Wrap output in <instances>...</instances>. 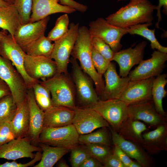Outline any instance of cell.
Listing matches in <instances>:
<instances>
[{
    "mask_svg": "<svg viewBox=\"0 0 167 167\" xmlns=\"http://www.w3.org/2000/svg\"><path fill=\"white\" fill-rule=\"evenodd\" d=\"M72 124L79 135L85 134L95 129L109 127V124L97 111L86 107H76Z\"/></svg>",
    "mask_w": 167,
    "mask_h": 167,
    "instance_id": "8fae6325",
    "label": "cell"
},
{
    "mask_svg": "<svg viewBox=\"0 0 167 167\" xmlns=\"http://www.w3.org/2000/svg\"><path fill=\"white\" fill-rule=\"evenodd\" d=\"M120 0H118V1H120Z\"/></svg>",
    "mask_w": 167,
    "mask_h": 167,
    "instance_id": "9f6ffc18",
    "label": "cell"
},
{
    "mask_svg": "<svg viewBox=\"0 0 167 167\" xmlns=\"http://www.w3.org/2000/svg\"><path fill=\"white\" fill-rule=\"evenodd\" d=\"M128 167H142L141 165L137 161H132L129 165Z\"/></svg>",
    "mask_w": 167,
    "mask_h": 167,
    "instance_id": "f907efd6",
    "label": "cell"
},
{
    "mask_svg": "<svg viewBox=\"0 0 167 167\" xmlns=\"http://www.w3.org/2000/svg\"><path fill=\"white\" fill-rule=\"evenodd\" d=\"M74 114V109L63 106H52L44 111V128L61 127L71 124Z\"/></svg>",
    "mask_w": 167,
    "mask_h": 167,
    "instance_id": "603a6c76",
    "label": "cell"
},
{
    "mask_svg": "<svg viewBox=\"0 0 167 167\" xmlns=\"http://www.w3.org/2000/svg\"><path fill=\"white\" fill-rule=\"evenodd\" d=\"M114 146L113 150V153L118 157L125 167H128L132 160L118 147Z\"/></svg>",
    "mask_w": 167,
    "mask_h": 167,
    "instance_id": "7bdbcfd3",
    "label": "cell"
},
{
    "mask_svg": "<svg viewBox=\"0 0 167 167\" xmlns=\"http://www.w3.org/2000/svg\"><path fill=\"white\" fill-rule=\"evenodd\" d=\"M152 24V23H145L131 26L129 28L128 33L139 35L145 38L150 41L152 49H156L160 51L167 53V47L162 45L155 37V29H150L148 28V27Z\"/></svg>",
    "mask_w": 167,
    "mask_h": 167,
    "instance_id": "f546056e",
    "label": "cell"
},
{
    "mask_svg": "<svg viewBox=\"0 0 167 167\" xmlns=\"http://www.w3.org/2000/svg\"><path fill=\"white\" fill-rule=\"evenodd\" d=\"M103 164L94 157L90 156L82 164L80 167H102Z\"/></svg>",
    "mask_w": 167,
    "mask_h": 167,
    "instance_id": "7dc6e473",
    "label": "cell"
},
{
    "mask_svg": "<svg viewBox=\"0 0 167 167\" xmlns=\"http://www.w3.org/2000/svg\"><path fill=\"white\" fill-rule=\"evenodd\" d=\"M84 147L90 156L97 159L102 164L105 160L113 153L110 146L99 144H85Z\"/></svg>",
    "mask_w": 167,
    "mask_h": 167,
    "instance_id": "d590c367",
    "label": "cell"
},
{
    "mask_svg": "<svg viewBox=\"0 0 167 167\" xmlns=\"http://www.w3.org/2000/svg\"><path fill=\"white\" fill-rule=\"evenodd\" d=\"M49 16L40 20L21 25L18 28L13 38L25 53L36 41L45 35Z\"/></svg>",
    "mask_w": 167,
    "mask_h": 167,
    "instance_id": "9a60e30c",
    "label": "cell"
},
{
    "mask_svg": "<svg viewBox=\"0 0 167 167\" xmlns=\"http://www.w3.org/2000/svg\"><path fill=\"white\" fill-rule=\"evenodd\" d=\"M70 162L72 167H80L83 162L90 156L84 146L76 145L71 149Z\"/></svg>",
    "mask_w": 167,
    "mask_h": 167,
    "instance_id": "74e56055",
    "label": "cell"
},
{
    "mask_svg": "<svg viewBox=\"0 0 167 167\" xmlns=\"http://www.w3.org/2000/svg\"><path fill=\"white\" fill-rule=\"evenodd\" d=\"M41 156V151L37 152L35 154L34 158L27 163H18L14 160L11 162L7 161L2 164H0V167H27L32 166L37 162L40 161Z\"/></svg>",
    "mask_w": 167,
    "mask_h": 167,
    "instance_id": "b9f144b4",
    "label": "cell"
},
{
    "mask_svg": "<svg viewBox=\"0 0 167 167\" xmlns=\"http://www.w3.org/2000/svg\"><path fill=\"white\" fill-rule=\"evenodd\" d=\"M15 138L28 136L29 126V112L27 98L17 105L15 113L10 122Z\"/></svg>",
    "mask_w": 167,
    "mask_h": 167,
    "instance_id": "d4e9b609",
    "label": "cell"
},
{
    "mask_svg": "<svg viewBox=\"0 0 167 167\" xmlns=\"http://www.w3.org/2000/svg\"><path fill=\"white\" fill-rule=\"evenodd\" d=\"M17 105L11 94L0 100V124L11 120L15 113Z\"/></svg>",
    "mask_w": 167,
    "mask_h": 167,
    "instance_id": "e575fe53",
    "label": "cell"
},
{
    "mask_svg": "<svg viewBox=\"0 0 167 167\" xmlns=\"http://www.w3.org/2000/svg\"><path fill=\"white\" fill-rule=\"evenodd\" d=\"M154 78L130 80L119 99L128 105L152 101L151 90Z\"/></svg>",
    "mask_w": 167,
    "mask_h": 167,
    "instance_id": "2e32d148",
    "label": "cell"
},
{
    "mask_svg": "<svg viewBox=\"0 0 167 167\" xmlns=\"http://www.w3.org/2000/svg\"><path fill=\"white\" fill-rule=\"evenodd\" d=\"M11 120L0 124V146L15 138L11 126Z\"/></svg>",
    "mask_w": 167,
    "mask_h": 167,
    "instance_id": "60d3db41",
    "label": "cell"
},
{
    "mask_svg": "<svg viewBox=\"0 0 167 167\" xmlns=\"http://www.w3.org/2000/svg\"><path fill=\"white\" fill-rule=\"evenodd\" d=\"M128 105L119 99H99L94 105L86 108L98 113L118 132L123 123L128 118Z\"/></svg>",
    "mask_w": 167,
    "mask_h": 167,
    "instance_id": "8992f818",
    "label": "cell"
},
{
    "mask_svg": "<svg viewBox=\"0 0 167 167\" xmlns=\"http://www.w3.org/2000/svg\"><path fill=\"white\" fill-rule=\"evenodd\" d=\"M159 3L156 6V10H157V16L158 17L157 21L156 24V27L157 28H159V23L161 21L162 17L161 12V8L163 6L164 8L163 12L165 14H167V0H158Z\"/></svg>",
    "mask_w": 167,
    "mask_h": 167,
    "instance_id": "bcb514c9",
    "label": "cell"
},
{
    "mask_svg": "<svg viewBox=\"0 0 167 167\" xmlns=\"http://www.w3.org/2000/svg\"><path fill=\"white\" fill-rule=\"evenodd\" d=\"M128 118L141 120L153 126H158L165 122V117L159 114L156 110L152 101L128 105Z\"/></svg>",
    "mask_w": 167,
    "mask_h": 167,
    "instance_id": "ffe728a7",
    "label": "cell"
},
{
    "mask_svg": "<svg viewBox=\"0 0 167 167\" xmlns=\"http://www.w3.org/2000/svg\"><path fill=\"white\" fill-rule=\"evenodd\" d=\"M32 14L29 23L40 20L58 13L71 14L76 10L58 3L59 0H32Z\"/></svg>",
    "mask_w": 167,
    "mask_h": 167,
    "instance_id": "44dd1931",
    "label": "cell"
},
{
    "mask_svg": "<svg viewBox=\"0 0 167 167\" xmlns=\"http://www.w3.org/2000/svg\"><path fill=\"white\" fill-rule=\"evenodd\" d=\"M40 83L49 90L52 106H63L72 109L76 107L75 85L68 74L57 73Z\"/></svg>",
    "mask_w": 167,
    "mask_h": 167,
    "instance_id": "3957f363",
    "label": "cell"
},
{
    "mask_svg": "<svg viewBox=\"0 0 167 167\" xmlns=\"http://www.w3.org/2000/svg\"><path fill=\"white\" fill-rule=\"evenodd\" d=\"M103 75L105 84L100 99H119L130 81L129 78L120 77L117 73L115 64L111 62Z\"/></svg>",
    "mask_w": 167,
    "mask_h": 167,
    "instance_id": "ac0fdd59",
    "label": "cell"
},
{
    "mask_svg": "<svg viewBox=\"0 0 167 167\" xmlns=\"http://www.w3.org/2000/svg\"><path fill=\"white\" fill-rule=\"evenodd\" d=\"M156 6L148 0L133 4H127L115 13L109 15L105 19L111 24L123 28H129L139 24L152 23L153 13Z\"/></svg>",
    "mask_w": 167,
    "mask_h": 167,
    "instance_id": "7a4b0ae2",
    "label": "cell"
},
{
    "mask_svg": "<svg viewBox=\"0 0 167 167\" xmlns=\"http://www.w3.org/2000/svg\"><path fill=\"white\" fill-rule=\"evenodd\" d=\"M7 34L6 31L4 30L0 31V41Z\"/></svg>",
    "mask_w": 167,
    "mask_h": 167,
    "instance_id": "816d5d0a",
    "label": "cell"
},
{
    "mask_svg": "<svg viewBox=\"0 0 167 167\" xmlns=\"http://www.w3.org/2000/svg\"><path fill=\"white\" fill-rule=\"evenodd\" d=\"M106 127L100 128L94 132L79 135L78 139L79 142L85 144H99L110 146L112 139Z\"/></svg>",
    "mask_w": 167,
    "mask_h": 167,
    "instance_id": "4dcf8cb0",
    "label": "cell"
},
{
    "mask_svg": "<svg viewBox=\"0 0 167 167\" xmlns=\"http://www.w3.org/2000/svg\"><path fill=\"white\" fill-rule=\"evenodd\" d=\"M167 127L165 122L157 126L155 130L142 135L141 145L151 153L167 149Z\"/></svg>",
    "mask_w": 167,
    "mask_h": 167,
    "instance_id": "cb8c5ba5",
    "label": "cell"
},
{
    "mask_svg": "<svg viewBox=\"0 0 167 167\" xmlns=\"http://www.w3.org/2000/svg\"><path fill=\"white\" fill-rule=\"evenodd\" d=\"M91 40L92 36L88 28L85 26L79 27L71 55L74 58L79 61L82 70L94 82L99 98L103 92L105 84L102 75L97 72L93 64Z\"/></svg>",
    "mask_w": 167,
    "mask_h": 167,
    "instance_id": "6da1fadb",
    "label": "cell"
},
{
    "mask_svg": "<svg viewBox=\"0 0 167 167\" xmlns=\"http://www.w3.org/2000/svg\"><path fill=\"white\" fill-rule=\"evenodd\" d=\"M89 31L92 36L97 37L107 44L115 53L120 50L122 36L128 33L129 28L113 25L103 18H98L89 24Z\"/></svg>",
    "mask_w": 167,
    "mask_h": 167,
    "instance_id": "ba28073f",
    "label": "cell"
},
{
    "mask_svg": "<svg viewBox=\"0 0 167 167\" xmlns=\"http://www.w3.org/2000/svg\"><path fill=\"white\" fill-rule=\"evenodd\" d=\"M147 42L143 41L134 48L130 47L115 53L112 61L116 62L119 67V76H128L131 68L143 60Z\"/></svg>",
    "mask_w": 167,
    "mask_h": 167,
    "instance_id": "e0dca14e",
    "label": "cell"
},
{
    "mask_svg": "<svg viewBox=\"0 0 167 167\" xmlns=\"http://www.w3.org/2000/svg\"><path fill=\"white\" fill-rule=\"evenodd\" d=\"M151 56L148 59L143 60L137 67L130 71L128 76L130 80L145 79L161 74L166 66L167 53L155 50Z\"/></svg>",
    "mask_w": 167,
    "mask_h": 167,
    "instance_id": "5bb4252c",
    "label": "cell"
},
{
    "mask_svg": "<svg viewBox=\"0 0 167 167\" xmlns=\"http://www.w3.org/2000/svg\"><path fill=\"white\" fill-rule=\"evenodd\" d=\"M24 66L27 74L32 78L44 81L57 73L55 62L48 57L33 56L26 53L24 56Z\"/></svg>",
    "mask_w": 167,
    "mask_h": 167,
    "instance_id": "7c38bea8",
    "label": "cell"
},
{
    "mask_svg": "<svg viewBox=\"0 0 167 167\" xmlns=\"http://www.w3.org/2000/svg\"><path fill=\"white\" fill-rule=\"evenodd\" d=\"M9 4L2 0H0V6L5 7L9 5Z\"/></svg>",
    "mask_w": 167,
    "mask_h": 167,
    "instance_id": "db71d44e",
    "label": "cell"
},
{
    "mask_svg": "<svg viewBox=\"0 0 167 167\" xmlns=\"http://www.w3.org/2000/svg\"><path fill=\"white\" fill-rule=\"evenodd\" d=\"M167 77L165 74L157 75L153 80L151 90L155 108L159 114L164 117L166 116V113L163 109L162 101L167 94V92L165 89L167 83Z\"/></svg>",
    "mask_w": 167,
    "mask_h": 167,
    "instance_id": "f1b7e54d",
    "label": "cell"
},
{
    "mask_svg": "<svg viewBox=\"0 0 167 167\" xmlns=\"http://www.w3.org/2000/svg\"><path fill=\"white\" fill-rule=\"evenodd\" d=\"M0 79L9 87L16 105L26 98L28 89L22 77L10 60L1 55Z\"/></svg>",
    "mask_w": 167,
    "mask_h": 167,
    "instance_id": "30bf717a",
    "label": "cell"
},
{
    "mask_svg": "<svg viewBox=\"0 0 167 167\" xmlns=\"http://www.w3.org/2000/svg\"><path fill=\"white\" fill-rule=\"evenodd\" d=\"M25 54L10 34L0 41V55L11 62L22 77L28 89H29L39 81L32 78L27 73L24 66Z\"/></svg>",
    "mask_w": 167,
    "mask_h": 167,
    "instance_id": "9c48e42d",
    "label": "cell"
},
{
    "mask_svg": "<svg viewBox=\"0 0 167 167\" xmlns=\"http://www.w3.org/2000/svg\"><path fill=\"white\" fill-rule=\"evenodd\" d=\"M144 0H131L130 2L128 4L130 5H133L138 3Z\"/></svg>",
    "mask_w": 167,
    "mask_h": 167,
    "instance_id": "f5cc1de1",
    "label": "cell"
},
{
    "mask_svg": "<svg viewBox=\"0 0 167 167\" xmlns=\"http://www.w3.org/2000/svg\"><path fill=\"white\" fill-rule=\"evenodd\" d=\"M54 43L44 35L34 43L26 51L30 55L49 58L52 53Z\"/></svg>",
    "mask_w": 167,
    "mask_h": 167,
    "instance_id": "1f68e13d",
    "label": "cell"
},
{
    "mask_svg": "<svg viewBox=\"0 0 167 167\" xmlns=\"http://www.w3.org/2000/svg\"><path fill=\"white\" fill-rule=\"evenodd\" d=\"M21 25L19 14L14 4L0 6V28L8 31L13 37Z\"/></svg>",
    "mask_w": 167,
    "mask_h": 167,
    "instance_id": "4316f807",
    "label": "cell"
},
{
    "mask_svg": "<svg viewBox=\"0 0 167 167\" xmlns=\"http://www.w3.org/2000/svg\"><path fill=\"white\" fill-rule=\"evenodd\" d=\"M32 88L36 101L41 109L45 111L52 106L50 92L40 81L34 84Z\"/></svg>",
    "mask_w": 167,
    "mask_h": 167,
    "instance_id": "d6a6232c",
    "label": "cell"
},
{
    "mask_svg": "<svg viewBox=\"0 0 167 167\" xmlns=\"http://www.w3.org/2000/svg\"><path fill=\"white\" fill-rule=\"evenodd\" d=\"M91 55L94 66L97 72L102 75L105 72L111 62L97 52L92 46Z\"/></svg>",
    "mask_w": 167,
    "mask_h": 167,
    "instance_id": "ab89813d",
    "label": "cell"
},
{
    "mask_svg": "<svg viewBox=\"0 0 167 167\" xmlns=\"http://www.w3.org/2000/svg\"><path fill=\"white\" fill-rule=\"evenodd\" d=\"M69 24V18L67 14L61 16L57 19L54 27L49 33L47 37L54 41L61 38L68 32Z\"/></svg>",
    "mask_w": 167,
    "mask_h": 167,
    "instance_id": "836d02e7",
    "label": "cell"
},
{
    "mask_svg": "<svg viewBox=\"0 0 167 167\" xmlns=\"http://www.w3.org/2000/svg\"><path fill=\"white\" fill-rule=\"evenodd\" d=\"M147 129L146 126L142 122L128 118L118 133L126 139L139 145L143 141L142 133Z\"/></svg>",
    "mask_w": 167,
    "mask_h": 167,
    "instance_id": "484cf974",
    "label": "cell"
},
{
    "mask_svg": "<svg viewBox=\"0 0 167 167\" xmlns=\"http://www.w3.org/2000/svg\"><path fill=\"white\" fill-rule=\"evenodd\" d=\"M112 141L130 158L135 159L143 167L151 166L152 161L139 145L126 139L112 128H110Z\"/></svg>",
    "mask_w": 167,
    "mask_h": 167,
    "instance_id": "7402d4cb",
    "label": "cell"
},
{
    "mask_svg": "<svg viewBox=\"0 0 167 167\" xmlns=\"http://www.w3.org/2000/svg\"><path fill=\"white\" fill-rule=\"evenodd\" d=\"M42 151L41 148L33 144L30 138L27 136L15 138L0 146V158L15 160L23 158L32 159L34 152Z\"/></svg>",
    "mask_w": 167,
    "mask_h": 167,
    "instance_id": "4fadbf2b",
    "label": "cell"
},
{
    "mask_svg": "<svg viewBox=\"0 0 167 167\" xmlns=\"http://www.w3.org/2000/svg\"><path fill=\"white\" fill-rule=\"evenodd\" d=\"M79 135L72 124L61 127H45L39 135L38 143L71 149L79 143Z\"/></svg>",
    "mask_w": 167,
    "mask_h": 167,
    "instance_id": "52a82bcc",
    "label": "cell"
},
{
    "mask_svg": "<svg viewBox=\"0 0 167 167\" xmlns=\"http://www.w3.org/2000/svg\"><path fill=\"white\" fill-rule=\"evenodd\" d=\"M11 94L10 90L8 85L4 81L0 79V100Z\"/></svg>",
    "mask_w": 167,
    "mask_h": 167,
    "instance_id": "c3c4849f",
    "label": "cell"
},
{
    "mask_svg": "<svg viewBox=\"0 0 167 167\" xmlns=\"http://www.w3.org/2000/svg\"><path fill=\"white\" fill-rule=\"evenodd\" d=\"M91 41L92 47L97 52L108 60L112 61L115 52L107 44L101 39L92 36Z\"/></svg>",
    "mask_w": 167,
    "mask_h": 167,
    "instance_id": "f35d334b",
    "label": "cell"
},
{
    "mask_svg": "<svg viewBox=\"0 0 167 167\" xmlns=\"http://www.w3.org/2000/svg\"><path fill=\"white\" fill-rule=\"evenodd\" d=\"M60 4L71 7L76 11L82 12H85L88 8L87 6L79 3L73 0H59Z\"/></svg>",
    "mask_w": 167,
    "mask_h": 167,
    "instance_id": "f6af8a7d",
    "label": "cell"
},
{
    "mask_svg": "<svg viewBox=\"0 0 167 167\" xmlns=\"http://www.w3.org/2000/svg\"><path fill=\"white\" fill-rule=\"evenodd\" d=\"M32 0H15L14 4L19 15L21 25L28 23L32 6Z\"/></svg>",
    "mask_w": 167,
    "mask_h": 167,
    "instance_id": "8d00e7d4",
    "label": "cell"
},
{
    "mask_svg": "<svg viewBox=\"0 0 167 167\" xmlns=\"http://www.w3.org/2000/svg\"><path fill=\"white\" fill-rule=\"evenodd\" d=\"M38 145L42 153L40 161L34 167H52L71 150L69 148L52 146L42 143H39Z\"/></svg>",
    "mask_w": 167,
    "mask_h": 167,
    "instance_id": "83f0119b",
    "label": "cell"
},
{
    "mask_svg": "<svg viewBox=\"0 0 167 167\" xmlns=\"http://www.w3.org/2000/svg\"><path fill=\"white\" fill-rule=\"evenodd\" d=\"M103 165L104 167H125L118 157L113 153L105 160Z\"/></svg>",
    "mask_w": 167,
    "mask_h": 167,
    "instance_id": "ee69618b",
    "label": "cell"
},
{
    "mask_svg": "<svg viewBox=\"0 0 167 167\" xmlns=\"http://www.w3.org/2000/svg\"><path fill=\"white\" fill-rule=\"evenodd\" d=\"M8 4H13L14 3L15 0H2Z\"/></svg>",
    "mask_w": 167,
    "mask_h": 167,
    "instance_id": "11a10c76",
    "label": "cell"
},
{
    "mask_svg": "<svg viewBox=\"0 0 167 167\" xmlns=\"http://www.w3.org/2000/svg\"><path fill=\"white\" fill-rule=\"evenodd\" d=\"M57 166L59 167H68L69 166L63 160L61 159L57 162Z\"/></svg>",
    "mask_w": 167,
    "mask_h": 167,
    "instance_id": "681fc988",
    "label": "cell"
},
{
    "mask_svg": "<svg viewBox=\"0 0 167 167\" xmlns=\"http://www.w3.org/2000/svg\"><path fill=\"white\" fill-rule=\"evenodd\" d=\"M79 28V24H70L68 32L54 41L53 50L50 58L55 62L57 73L68 74L67 67Z\"/></svg>",
    "mask_w": 167,
    "mask_h": 167,
    "instance_id": "277c9868",
    "label": "cell"
},
{
    "mask_svg": "<svg viewBox=\"0 0 167 167\" xmlns=\"http://www.w3.org/2000/svg\"><path fill=\"white\" fill-rule=\"evenodd\" d=\"M26 98L29 118L28 136L30 138L32 143L36 146L38 144L39 135L44 128V111L37 104L32 88L28 89Z\"/></svg>",
    "mask_w": 167,
    "mask_h": 167,
    "instance_id": "d6986e66",
    "label": "cell"
},
{
    "mask_svg": "<svg viewBox=\"0 0 167 167\" xmlns=\"http://www.w3.org/2000/svg\"><path fill=\"white\" fill-rule=\"evenodd\" d=\"M72 75L75 93L81 107H88L96 104L100 99L94 88L92 80L84 73L77 60L72 58Z\"/></svg>",
    "mask_w": 167,
    "mask_h": 167,
    "instance_id": "5b68a950",
    "label": "cell"
}]
</instances>
